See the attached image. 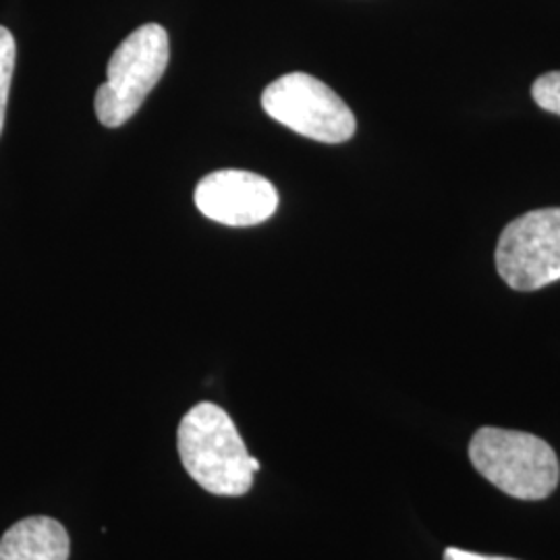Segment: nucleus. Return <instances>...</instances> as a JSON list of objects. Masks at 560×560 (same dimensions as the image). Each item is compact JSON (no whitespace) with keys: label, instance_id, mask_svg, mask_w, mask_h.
I'll list each match as a JSON object with an SVG mask.
<instances>
[{"label":"nucleus","instance_id":"nucleus-1","mask_svg":"<svg viewBox=\"0 0 560 560\" xmlns=\"http://www.w3.org/2000/svg\"><path fill=\"white\" fill-rule=\"evenodd\" d=\"M180 463L203 490L217 497H243L256 471L231 416L214 402H198L179 423Z\"/></svg>","mask_w":560,"mask_h":560},{"label":"nucleus","instance_id":"nucleus-5","mask_svg":"<svg viewBox=\"0 0 560 560\" xmlns=\"http://www.w3.org/2000/svg\"><path fill=\"white\" fill-rule=\"evenodd\" d=\"M497 268L515 291H538L560 280V208H540L509 222Z\"/></svg>","mask_w":560,"mask_h":560},{"label":"nucleus","instance_id":"nucleus-3","mask_svg":"<svg viewBox=\"0 0 560 560\" xmlns=\"http://www.w3.org/2000/svg\"><path fill=\"white\" fill-rule=\"evenodd\" d=\"M168 34L145 23L120 42L106 67V83L96 92V117L104 127H120L141 108L168 67Z\"/></svg>","mask_w":560,"mask_h":560},{"label":"nucleus","instance_id":"nucleus-2","mask_svg":"<svg viewBox=\"0 0 560 560\" xmlns=\"http://www.w3.org/2000/svg\"><path fill=\"white\" fill-rule=\"evenodd\" d=\"M469 459L490 483L521 501H541L559 486L557 453L534 434L481 428L469 444Z\"/></svg>","mask_w":560,"mask_h":560},{"label":"nucleus","instance_id":"nucleus-8","mask_svg":"<svg viewBox=\"0 0 560 560\" xmlns=\"http://www.w3.org/2000/svg\"><path fill=\"white\" fill-rule=\"evenodd\" d=\"M15 57H18V46L13 34L0 25V133L4 127V117H7V104H9V90H11V80L15 71Z\"/></svg>","mask_w":560,"mask_h":560},{"label":"nucleus","instance_id":"nucleus-10","mask_svg":"<svg viewBox=\"0 0 560 560\" xmlns=\"http://www.w3.org/2000/svg\"><path fill=\"white\" fill-rule=\"evenodd\" d=\"M444 560H515L504 559V557H486V555H478V552H467L460 548H448L444 552Z\"/></svg>","mask_w":560,"mask_h":560},{"label":"nucleus","instance_id":"nucleus-9","mask_svg":"<svg viewBox=\"0 0 560 560\" xmlns=\"http://www.w3.org/2000/svg\"><path fill=\"white\" fill-rule=\"evenodd\" d=\"M532 96L546 113H555L560 117V71L544 73L534 81Z\"/></svg>","mask_w":560,"mask_h":560},{"label":"nucleus","instance_id":"nucleus-6","mask_svg":"<svg viewBox=\"0 0 560 560\" xmlns=\"http://www.w3.org/2000/svg\"><path fill=\"white\" fill-rule=\"evenodd\" d=\"M196 206L210 221L226 226H254L268 221L279 208L277 187L247 171H217L198 183Z\"/></svg>","mask_w":560,"mask_h":560},{"label":"nucleus","instance_id":"nucleus-7","mask_svg":"<svg viewBox=\"0 0 560 560\" xmlns=\"http://www.w3.org/2000/svg\"><path fill=\"white\" fill-rule=\"evenodd\" d=\"M67 529L50 517H27L9 527L0 540V560H67Z\"/></svg>","mask_w":560,"mask_h":560},{"label":"nucleus","instance_id":"nucleus-4","mask_svg":"<svg viewBox=\"0 0 560 560\" xmlns=\"http://www.w3.org/2000/svg\"><path fill=\"white\" fill-rule=\"evenodd\" d=\"M268 117L303 138L322 143H342L355 133V115L324 81L307 73H287L261 94Z\"/></svg>","mask_w":560,"mask_h":560}]
</instances>
